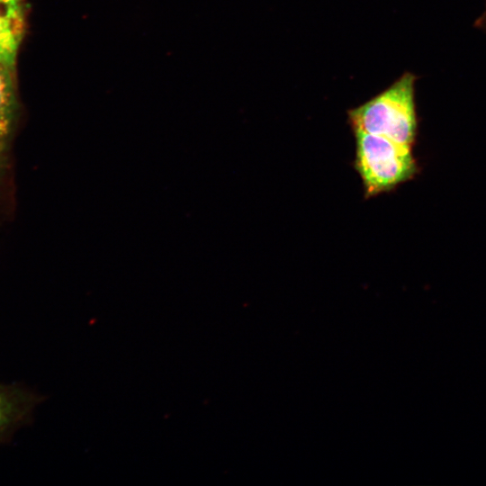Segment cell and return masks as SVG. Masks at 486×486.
I'll return each instance as SVG.
<instances>
[{
  "label": "cell",
  "mask_w": 486,
  "mask_h": 486,
  "mask_svg": "<svg viewBox=\"0 0 486 486\" xmlns=\"http://www.w3.org/2000/svg\"><path fill=\"white\" fill-rule=\"evenodd\" d=\"M25 20L24 0H0V63L16 68Z\"/></svg>",
  "instance_id": "cell-5"
},
{
  "label": "cell",
  "mask_w": 486,
  "mask_h": 486,
  "mask_svg": "<svg viewBox=\"0 0 486 486\" xmlns=\"http://www.w3.org/2000/svg\"><path fill=\"white\" fill-rule=\"evenodd\" d=\"M416 76L403 73L385 90L347 112L353 130L385 137L411 148L417 132Z\"/></svg>",
  "instance_id": "cell-1"
},
{
  "label": "cell",
  "mask_w": 486,
  "mask_h": 486,
  "mask_svg": "<svg viewBox=\"0 0 486 486\" xmlns=\"http://www.w3.org/2000/svg\"><path fill=\"white\" fill-rule=\"evenodd\" d=\"M356 142L355 168L365 198L374 197L409 180L416 171L411 148L385 137L353 130Z\"/></svg>",
  "instance_id": "cell-2"
},
{
  "label": "cell",
  "mask_w": 486,
  "mask_h": 486,
  "mask_svg": "<svg viewBox=\"0 0 486 486\" xmlns=\"http://www.w3.org/2000/svg\"><path fill=\"white\" fill-rule=\"evenodd\" d=\"M40 401L23 386L0 383V444L32 418Z\"/></svg>",
  "instance_id": "cell-4"
},
{
  "label": "cell",
  "mask_w": 486,
  "mask_h": 486,
  "mask_svg": "<svg viewBox=\"0 0 486 486\" xmlns=\"http://www.w3.org/2000/svg\"><path fill=\"white\" fill-rule=\"evenodd\" d=\"M15 69L0 63V204L9 185L11 146L17 120Z\"/></svg>",
  "instance_id": "cell-3"
}]
</instances>
